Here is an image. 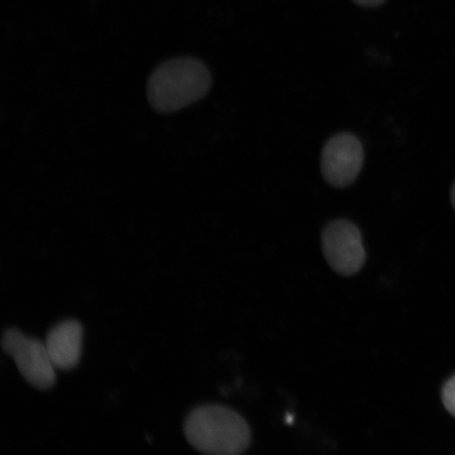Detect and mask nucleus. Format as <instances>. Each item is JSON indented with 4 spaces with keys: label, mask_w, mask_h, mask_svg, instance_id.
Here are the masks:
<instances>
[{
    "label": "nucleus",
    "mask_w": 455,
    "mask_h": 455,
    "mask_svg": "<svg viewBox=\"0 0 455 455\" xmlns=\"http://www.w3.org/2000/svg\"><path fill=\"white\" fill-rule=\"evenodd\" d=\"M184 430L190 445L206 454H240L251 442V432L242 415L220 405L195 409L188 415Z\"/></svg>",
    "instance_id": "f257e3e1"
},
{
    "label": "nucleus",
    "mask_w": 455,
    "mask_h": 455,
    "mask_svg": "<svg viewBox=\"0 0 455 455\" xmlns=\"http://www.w3.org/2000/svg\"><path fill=\"white\" fill-rule=\"evenodd\" d=\"M212 76L201 60L180 57L164 62L148 82V99L155 109L171 113L183 109L207 94Z\"/></svg>",
    "instance_id": "f03ea898"
},
{
    "label": "nucleus",
    "mask_w": 455,
    "mask_h": 455,
    "mask_svg": "<svg viewBox=\"0 0 455 455\" xmlns=\"http://www.w3.org/2000/svg\"><path fill=\"white\" fill-rule=\"evenodd\" d=\"M3 349L13 358L28 384L41 390L53 387L56 368L51 361L47 347L42 341L28 338L19 330L9 329L3 337Z\"/></svg>",
    "instance_id": "7ed1b4c3"
},
{
    "label": "nucleus",
    "mask_w": 455,
    "mask_h": 455,
    "mask_svg": "<svg viewBox=\"0 0 455 455\" xmlns=\"http://www.w3.org/2000/svg\"><path fill=\"white\" fill-rule=\"evenodd\" d=\"M322 243L328 264L340 275H354L365 263L361 232L349 220H338L328 224L323 232Z\"/></svg>",
    "instance_id": "20e7f679"
},
{
    "label": "nucleus",
    "mask_w": 455,
    "mask_h": 455,
    "mask_svg": "<svg viewBox=\"0 0 455 455\" xmlns=\"http://www.w3.org/2000/svg\"><path fill=\"white\" fill-rule=\"evenodd\" d=\"M363 164V149L360 140L351 133H340L323 146L321 169L323 179L335 188L355 183Z\"/></svg>",
    "instance_id": "39448f33"
},
{
    "label": "nucleus",
    "mask_w": 455,
    "mask_h": 455,
    "mask_svg": "<svg viewBox=\"0 0 455 455\" xmlns=\"http://www.w3.org/2000/svg\"><path fill=\"white\" fill-rule=\"evenodd\" d=\"M84 330L77 321H64L50 330L45 347L56 369L70 370L82 356Z\"/></svg>",
    "instance_id": "423d86ee"
},
{
    "label": "nucleus",
    "mask_w": 455,
    "mask_h": 455,
    "mask_svg": "<svg viewBox=\"0 0 455 455\" xmlns=\"http://www.w3.org/2000/svg\"><path fill=\"white\" fill-rule=\"evenodd\" d=\"M442 401L446 411L455 418V375L443 385Z\"/></svg>",
    "instance_id": "0eeeda50"
},
{
    "label": "nucleus",
    "mask_w": 455,
    "mask_h": 455,
    "mask_svg": "<svg viewBox=\"0 0 455 455\" xmlns=\"http://www.w3.org/2000/svg\"><path fill=\"white\" fill-rule=\"evenodd\" d=\"M354 2L356 4L361 5V7L374 8L383 4L386 0H354Z\"/></svg>",
    "instance_id": "6e6552de"
},
{
    "label": "nucleus",
    "mask_w": 455,
    "mask_h": 455,
    "mask_svg": "<svg viewBox=\"0 0 455 455\" xmlns=\"http://www.w3.org/2000/svg\"><path fill=\"white\" fill-rule=\"evenodd\" d=\"M451 203H452V206L455 210V184L453 185L452 190H451Z\"/></svg>",
    "instance_id": "1a4fd4ad"
}]
</instances>
